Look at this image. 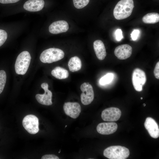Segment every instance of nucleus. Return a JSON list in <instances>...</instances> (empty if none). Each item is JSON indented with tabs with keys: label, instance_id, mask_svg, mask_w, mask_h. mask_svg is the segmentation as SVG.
<instances>
[{
	"label": "nucleus",
	"instance_id": "29",
	"mask_svg": "<svg viewBox=\"0 0 159 159\" xmlns=\"http://www.w3.org/2000/svg\"><path fill=\"white\" fill-rule=\"evenodd\" d=\"M143 105L144 106H145L146 105L145 104H143Z\"/></svg>",
	"mask_w": 159,
	"mask_h": 159
},
{
	"label": "nucleus",
	"instance_id": "14",
	"mask_svg": "<svg viewBox=\"0 0 159 159\" xmlns=\"http://www.w3.org/2000/svg\"><path fill=\"white\" fill-rule=\"evenodd\" d=\"M69 28L68 23L64 20H59L54 21L49 26V32L52 34H57L65 32Z\"/></svg>",
	"mask_w": 159,
	"mask_h": 159
},
{
	"label": "nucleus",
	"instance_id": "16",
	"mask_svg": "<svg viewBox=\"0 0 159 159\" xmlns=\"http://www.w3.org/2000/svg\"><path fill=\"white\" fill-rule=\"evenodd\" d=\"M94 49L97 58L103 60L106 56L105 48L103 42L100 40L95 41L93 44Z\"/></svg>",
	"mask_w": 159,
	"mask_h": 159
},
{
	"label": "nucleus",
	"instance_id": "19",
	"mask_svg": "<svg viewBox=\"0 0 159 159\" xmlns=\"http://www.w3.org/2000/svg\"><path fill=\"white\" fill-rule=\"evenodd\" d=\"M143 22L145 24H153L159 21V14L157 13H148L143 18Z\"/></svg>",
	"mask_w": 159,
	"mask_h": 159
},
{
	"label": "nucleus",
	"instance_id": "26",
	"mask_svg": "<svg viewBox=\"0 0 159 159\" xmlns=\"http://www.w3.org/2000/svg\"><path fill=\"white\" fill-rule=\"evenodd\" d=\"M154 74L155 77L159 79V62L156 63L154 70Z\"/></svg>",
	"mask_w": 159,
	"mask_h": 159
},
{
	"label": "nucleus",
	"instance_id": "7",
	"mask_svg": "<svg viewBox=\"0 0 159 159\" xmlns=\"http://www.w3.org/2000/svg\"><path fill=\"white\" fill-rule=\"evenodd\" d=\"M82 93L81 95V100L85 105L90 104L94 98V92L92 86L88 82H84L80 87Z\"/></svg>",
	"mask_w": 159,
	"mask_h": 159
},
{
	"label": "nucleus",
	"instance_id": "25",
	"mask_svg": "<svg viewBox=\"0 0 159 159\" xmlns=\"http://www.w3.org/2000/svg\"><path fill=\"white\" fill-rule=\"evenodd\" d=\"M140 33V31L138 29H135L131 34V37L133 41L137 40Z\"/></svg>",
	"mask_w": 159,
	"mask_h": 159
},
{
	"label": "nucleus",
	"instance_id": "5",
	"mask_svg": "<svg viewBox=\"0 0 159 159\" xmlns=\"http://www.w3.org/2000/svg\"><path fill=\"white\" fill-rule=\"evenodd\" d=\"M22 125L25 129L31 134H36L39 130V120L34 115H29L25 117L22 121Z\"/></svg>",
	"mask_w": 159,
	"mask_h": 159
},
{
	"label": "nucleus",
	"instance_id": "1",
	"mask_svg": "<svg viewBox=\"0 0 159 159\" xmlns=\"http://www.w3.org/2000/svg\"><path fill=\"white\" fill-rule=\"evenodd\" d=\"M133 0H121L116 4L113 10V15L117 20H122L129 17L134 7Z\"/></svg>",
	"mask_w": 159,
	"mask_h": 159
},
{
	"label": "nucleus",
	"instance_id": "32",
	"mask_svg": "<svg viewBox=\"0 0 159 159\" xmlns=\"http://www.w3.org/2000/svg\"><path fill=\"white\" fill-rule=\"evenodd\" d=\"M143 99V98L142 97H141V99L142 100Z\"/></svg>",
	"mask_w": 159,
	"mask_h": 159
},
{
	"label": "nucleus",
	"instance_id": "22",
	"mask_svg": "<svg viewBox=\"0 0 159 159\" xmlns=\"http://www.w3.org/2000/svg\"><path fill=\"white\" fill-rule=\"evenodd\" d=\"M90 0H73L74 6L77 9H81L86 6Z\"/></svg>",
	"mask_w": 159,
	"mask_h": 159
},
{
	"label": "nucleus",
	"instance_id": "4",
	"mask_svg": "<svg viewBox=\"0 0 159 159\" xmlns=\"http://www.w3.org/2000/svg\"><path fill=\"white\" fill-rule=\"evenodd\" d=\"M31 59L29 53L27 51L21 52L17 56L15 64L16 72L18 74L24 75L29 68Z\"/></svg>",
	"mask_w": 159,
	"mask_h": 159
},
{
	"label": "nucleus",
	"instance_id": "17",
	"mask_svg": "<svg viewBox=\"0 0 159 159\" xmlns=\"http://www.w3.org/2000/svg\"><path fill=\"white\" fill-rule=\"evenodd\" d=\"M68 65L69 70L74 72L80 70L82 64L80 58L77 56H74L70 58Z\"/></svg>",
	"mask_w": 159,
	"mask_h": 159
},
{
	"label": "nucleus",
	"instance_id": "21",
	"mask_svg": "<svg viewBox=\"0 0 159 159\" xmlns=\"http://www.w3.org/2000/svg\"><path fill=\"white\" fill-rule=\"evenodd\" d=\"M6 76L5 72L4 70L0 71V94L3 90L6 81Z\"/></svg>",
	"mask_w": 159,
	"mask_h": 159
},
{
	"label": "nucleus",
	"instance_id": "6",
	"mask_svg": "<svg viewBox=\"0 0 159 159\" xmlns=\"http://www.w3.org/2000/svg\"><path fill=\"white\" fill-rule=\"evenodd\" d=\"M132 81L135 90L138 92L142 91L143 86L146 81V75L144 71L138 68L135 69L132 73Z\"/></svg>",
	"mask_w": 159,
	"mask_h": 159
},
{
	"label": "nucleus",
	"instance_id": "10",
	"mask_svg": "<svg viewBox=\"0 0 159 159\" xmlns=\"http://www.w3.org/2000/svg\"><path fill=\"white\" fill-rule=\"evenodd\" d=\"M41 87L44 91L43 94H37L35 98L39 103L45 105H50L52 104V92L48 90V85L47 83H43L41 85Z\"/></svg>",
	"mask_w": 159,
	"mask_h": 159
},
{
	"label": "nucleus",
	"instance_id": "15",
	"mask_svg": "<svg viewBox=\"0 0 159 159\" xmlns=\"http://www.w3.org/2000/svg\"><path fill=\"white\" fill-rule=\"evenodd\" d=\"M44 2L43 0H29L23 5L24 8L29 11H38L43 8Z\"/></svg>",
	"mask_w": 159,
	"mask_h": 159
},
{
	"label": "nucleus",
	"instance_id": "20",
	"mask_svg": "<svg viewBox=\"0 0 159 159\" xmlns=\"http://www.w3.org/2000/svg\"><path fill=\"white\" fill-rule=\"evenodd\" d=\"M113 78V74L109 73L102 77L100 80L99 83L101 85H104L110 82Z\"/></svg>",
	"mask_w": 159,
	"mask_h": 159
},
{
	"label": "nucleus",
	"instance_id": "27",
	"mask_svg": "<svg viewBox=\"0 0 159 159\" xmlns=\"http://www.w3.org/2000/svg\"><path fill=\"white\" fill-rule=\"evenodd\" d=\"M42 159H59V158L57 156L53 154L45 155L43 156Z\"/></svg>",
	"mask_w": 159,
	"mask_h": 159
},
{
	"label": "nucleus",
	"instance_id": "23",
	"mask_svg": "<svg viewBox=\"0 0 159 159\" xmlns=\"http://www.w3.org/2000/svg\"><path fill=\"white\" fill-rule=\"evenodd\" d=\"M7 37V34L5 30L0 29V47L5 42Z\"/></svg>",
	"mask_w": 159,
	"mask_h": 159
},
{
	"label": "nucleus",
	"instance_id": "8",
	"mask_svg": "<svg viewBox=\"0 0 159 159\" xmlns=\"http://www.w3.org/2000/svg\"><path fill=\"white\" fill-rule=\"evenodd\" d=\"M121 115L120 109L115 107H110L104 110L102 112L101 117L104 121L115 122L118 120Z\"/></svg>",
	"mask_w": 159,
	"mask_h": 159
},
{
	"label": "nucleus",
	"instance_id": "11",
	"mask_svg": "<svg viewBox=\"0 0 159 159\" xmlns=\"http://www.w3.org/2000/svg\"><path fill=\"white\" fill-rule=\"evenodd\" d=\"M145 129L152 138H157L159 136V129L156 121L151 117H147L144 123Z\"/></svg>",
	"mask_w": 159,
	"mask_h": 159
},
{
	"label": "nucleus",
	"instance_id": "30",
	"mask_svg": "<svg viewBox=\"0 0 159 159\" xmlns=\"http://www.w3.org/2000/svg\"><path fill=\"white\" fill-rule=\"evenodd\" d=\"M61 152L60 150L58 152L59 153H60Z\"/></svg>",
	"mask_w": 159,
	"mask_h": 159
},
{
	"label": "nucleus",
	"instance_id": "24",
	"mask_svg": "<svg viewBox=\"0 0 159 159\" xmlns=\"http://www.w3.org/2000/svg\"><path fill=\"white\" fill-rule=\"evenodd\" d=\"M115 34L116 39L117 41H120L123 38L122 32L120 29H117L115 31Z\"/></svg>",
	"mask_w": 159,
	"mask_h": 159
},
{
	"label": "nucleus",
	"instance_id": "9",
	"mask_svg": "<svg viewBox=\"0 0 159 159\" xmlns=\"http://www.w3.org/2000/svg\"><path fill=\"white\" fill-rule=\"evenodd\" d=\"M63 109L65 114L71 118L76 119L80 115L81 108L79 104L77 102L64 103Z\"/></svg>",
	"mask_w": 159,
	"mask_h": 159
},
{
	"label": "nucleus",
	"instance_id": "13",
	"mask_svg": "<svg viewBox=\"0 0 159 159\" xmlns=\"http://www.w3.org/2000/svg\"><path fill=\"white\" fill-rule=\"evenodd\" d=\"M117 127V125L115 122H102L97 125V130L100 134L108 135L113 134L115 132Z\"/></svg>",
	"mask_w": 159,
	"mask_h": 159
},
{
	"label": "nucleus",
	"instance_id": "2",
	"mask_svg": "<svg viewBox=\"0 0 159 159\" xmlns=\"http://www.w3.org/2000/svg\"><path fill=\"white\" fill-rule=\"evenodd\" d=\"M130 155L129 150L124 146H112L106 148L103 155L110 159H125Z\"/></svg>",
	"mask_w": 159,
	"mask_h": 159
},
{
	"label": "nucleus",
	"instance_id": "3",
	"mask_svg": "<svg viewBox=\"0 0 159 159\" xmlns=\"http://www.w3.org/2000/svg\"><path fill=\"white\" fill-rule=\"evenodd\" d=\"M64 55V52L60 49L50 48L42 52L40 55V59L43 63H51L62 59Z\"/></svg>",
	"mask_w": 159,
	"mask_h": 159
},
{
	"label": "nucleus",
	"instance_id": "31",
	"mask_svg": "<svg viewBox=\"0 0 159 159\" xmlns=\"http://www.w3.org/2000/svg\"><path fill=\"white\" fill-rule=\"evenodd\" d=\"M67 125H66L65 126V128L66 127H67Z\"/></svg>",
	"mask_w": 159,
	"mask_h": 159
},
{
	"label": "nucleus",
	"instance_id": "12",
	"mask_svg": "<svg viewBox=\"0 0 159 159\" xmlns=\"http://www.w3.org/2000/svg\"><path fill=\"white\" fill-rule=\"evenodd\" d=\"M132 47L128 44H123L117 47L114 50L115 55L118 59L124 60L129 58L132 53Z\"/></svg>",
	"mask_w": 159,
	"mask_h": 159
},
{
	"label": "nucleus",
	"instance_id": "18",
	"mask_svg": "<svg viewBox=\"0 0 159 159\" xmlns=\"http://www.w3.org/2000/svg\"><path fill=\"white\" fill-rule=\"evenodd\" d=\"M51 74L59 80L67 78L69 75L67 70L59 66L53 69Z\"/></svg>",
	"mask_w": 159,
	"mask_h": 159
},
{
	"label": "nucleus",
	"instance_id": "28",
	"mask_svg": "<svg viewBox=\"0 0 159 159\" xmlns=\"http://www.w3.org/2000/svg\"><path fill=\"white\" fill-rule=\"evenodd\" d=\"M20 0H0V3L2 4L13 3L17 2Z\"/></svg>",
	"mask_w": 159,
	"mask_h": 159
}]
</instances>
